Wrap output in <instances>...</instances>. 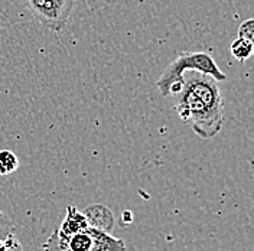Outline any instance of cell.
I'll return each instance as SVG.
<instances>
[{
	"instance_id": "cell-1",
	"label": "cell",
	"mask_w": 254,
	"mask_h": 251,
	"mask_svg": "<svg viewBox=\"0 0 254 251\" xmlns=\"http://www.w3.org/2000/svg\"><path fill=\"white\" fill-rule=\"evenodd\" d=\"M184 74V87L178 94L175 111L201 139H212L224 125V104L218 81L198 71Z\"/></svg>"
},
{
	"instance_id": "cell-2",
	"label": "cell",
	"mask_w": 254,
	"mask_h": 251,
	"mask_svg": "<svg viewBox=\"0 0 254 251\" xmlns=\"http://www.w3.org/2000/svg\"><path fill=\"white\" fill-rule=\"evenodd\" d=\"M184 71H198L211 75L218 82L227 79V75L218 68L214 58L208 52H184L169 63L159 77L156 82L159 94L165 98L171 94H179L185 82V78L182 75Z\"/></svg>"
},
{
	"instance_id": "cell-3",
	"label": "cell",
	"mask_w": 254,
	"mask_h": 251,
	"mask_svg": "<svg viewBox=\"0 0 254 251\" xmlns=\"http://www.w3.org/2000/svg\"><path fill=\"white\" fill-rule=\"evenodd\" d=\"M38 22L54 32H61L69 20L77 0H25Z\"/></svg>"
},
{
	"instance_id": "cell-4",
	"label": "cell",
	"mask_w": 254,
	"mask_h": 251,
	"mask_svg": "<svg viewBox=\"0 0 254 251\" xmlns=\"http://www.w3.org/2000/svg\"><path fill=\"white\" fill-rule=\"evenodd\" d=\"M82 212L91 228L106 231V233L113 231V228L116 225V220H114V215L109 206L103 204L88 205Z\"/></svg>"
},
{
	"instance_id": "cell-5",
	"label": "cell",
	"mask_w": 254,
	"mask_h": 251,
	"mask_svg": "<svg viewBox=\"0 0 254 251\" xmlns=\"http://www.w3.org/2000/svg\"><path fill=\"white\" fill-rule=\"evenodd\" d=\"M88 227L90 225H88V221L85 218L84 212H81L77 206L69 205V206H66V215L64 218L61 227L58 228V231L61 236L69 238L77 233L85 231Z\"/></svg>"
},
{
	"instance_id": "cell-6",
	"label": "cell",
	"mask_w": 254,
	"mask_h": 251,
	"mask_svg": "<svg viewBox=\"0 0 254 251\" xmlns=\"http://www.w3.org/2000/svg\"><path fill=\"white\" fill-rule=\"evenodd\" d=\"M88 233L93 238V247L90 251H126V243L122 238H116L110 233L100 231L88 227Z\"/></svg>"
},
{
	"instance_id": "cell-7",
	"label": "cell",
	"mask_w": 254,
	"mask_h": 251,
	"mask_svg": "<svg viewBox=\"0 0 254 251\" xmlns=\"http://www.w3.org/2000/svg\"><path fill=\"white\" fill-rule=\"evenodd\" d=\"M253 42L252 41H247V39H243V38H237L231 47L230 51L233 54V57L237 60L238 63H244L247 61L252 55H253Z\"/></svg>"
},
{
	"instance_id": "cell-8",
	"label": "cell",
	"mask_w": 254,
	"mask_h": 251,
	"mask_svg": "<svg viewBox=\"0 0 254 251\" xmlns=\"http://www.w3.org/2000/svg\"><path fill=\"white\" fill-rule=\"evenodd\" d=\"M68 247L71 251H90L93 247V238L88 233V228L85 231L77 233L68 238Z\"/></svg>"
},
{
	"instance_id": "cell-9",
	"label": "cell",
	"mask_w": 254,
	"mask_h": 251,
	"mask_svg": "<svg viewBox=\"0 0 254 251\" xmlns=\"http://www.w3.org/2000/svg\"><path fill=\"white\" fill-rule=\"evenodd\" d=\"M19 168V159L12 150H0V176H7Z\"/></svg>"
},
{
	"instance_id": "cell-10",
	"label": "cell",
	"mask_w": 254,
	"mask_h": 251,
	"mask_svg": "<svg viewBox=\"0 0 254 251\" xmlns=\"http://www.w3.org/2000/svg\"><path fill=\"white\" fill-rule=\"evenodd\" d=\"M44 251H71L68 247V238L60 234L58 230H55L51 237L44 243Z\"/></svg>"
},
{
	"instance_id": "cell-11",
	"label": "cell",
	"mask_w": 254,
	"mask_h": 251,
	"mask_svg": "<svg viewBox=\"0 0 254 251\" xmlns=\"http://www.w3.org/2000/svg\"><path fill=\"white\" fill-rule=\"evenodd\" d=\"M16 231V225L1 209H0V240L6 238L9 234H13Z\"/></svg>"
},
{
	"instance_id": "cell-12",
	"label": "cell",
	"mask_w": 254,
	"mask_h": 251,
	"mask_svg": "<svg viewBox=\"0 0 254 251\" xmlns=\"http://www.w3.org/2000/svg\"><path fill=\"white\" fill-rule=\"evenodd\" d=\"M253 32L254 20L253 19H247L238 28V38H243V39H247V41H252L253 42Z\"/></svg>"
},
{
	"instance_id": "cell-13",
	"label": "cell",
	"mask_w": 254,
	"mask_h": 251,
	"mask_svg": "<svg viewBox=\"0 0 254 251\" xmlns=\"http://www.w3.org/2000/svg\"><path fill=\"white\" fill-rule=\"evenodd\" d=\"M4 246H6V251H23V246L22 243L17 240V237L13 234H9L6 238H3Z\"/></svg>"
},
{
	"instance_id": "cell-14",
	"label": "cell",
	"mask_w": 254,
	"mask_h": 251,
	"mask_svg": "<svg viewBox=\"0 0 254 251\" xmlns=\"http://www.w3.org/2000/svg\"><path fill=\"white\" fill-rule=\"evenodd\" d=\"M133 221V214L130 211H123L122 214V224L126 225V224H130Z\"/></svg>"
},
{
	"instance_id": "cell-15",
	"label": "cell",
	"mask_w": 254,
	"mask_h": 251,
	"mask_svg": "<svg viewBox=\"0 0 254 251\" xmlns=\"http://www.w3.org/2000/svg\"><path fill=\"white\" fill-rule=\"evenodd\" d=\"M0 251H6V246H4L3 240H0Z\"/></svg>"
}]
</instances>
